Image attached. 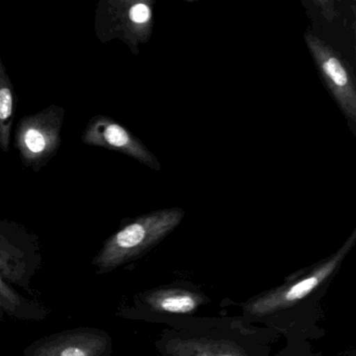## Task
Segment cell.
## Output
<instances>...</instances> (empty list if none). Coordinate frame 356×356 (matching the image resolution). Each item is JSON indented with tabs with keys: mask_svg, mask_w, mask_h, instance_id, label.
<instances>
[{
	"mask_svg": "<svg viewBox=\"0 0 356 356\" xmlns=\"http://www.w3.org/2000/svg\"><path fill=\"white\" fill-rule=\"evenodd\" d=\"M184 214L181 208L156 210L124 225L105 241L91 261L95 274L113 272L145 255L181 224Z\"/></svg>",
	"mask_w": 356,
	"mask_h": 356,
	"instance_id": "1",
	"label": "cell"
},
{
	"mask_svg": "<svg viewBox=\"0 0 356 356\" xmlns=\"http://www.w3.org/2000/svg\"><path fill=\"white\" fill-rule=\"evenodd\" d=\"M355 243L356 229L335 253L310 268L299 278L287 280L284 284L254 298L245 304V312L252 316H264L293 307L314 293L339 270Z\"/></svg>",
	"mask_w": 356,
	"mask_h": 356,
	"instance_id": "2",
	"label": "cell"
},
{
	"mask_svg": "<svg viewBox=\"0 0 356 356\" xmlns=\"http://www.w3.org/2000/svg\"><path fill=\"white\" fill-rule=\"evenodd\" d=\"M153 3L147 0H108L99 3L95 31L102 41L118 38L133 53L147 43L153 31Z\"/></svg>",
	"mask_w": 356,
	"mask_h": 356,
	"instance_id": "3",
	"label": "cell"
},
{
	"mask_svg": "<svg viewBox=\"0 0 356 356\" xmlns=\"http://www.w3.org/2000/svg\"><path fill=\"white\" fill-rule=\"evenodd\" d=\"M42 264L36 235L14 222H0V275L8 282L31 293L33 278Z\"/></svg>",
	"mask_w": 356,
	"mask_h": 356,
	"instance_id": "4",
	"label": "cell"
},
{
	"mask_svg": "<svg viewBox=\"0 0 356 356\" xmlns=\"http://www.w3.org/2000/svg\"><path fill=\"white\" fill-rule=\"evenodd\" d=\"M63 120L64 110L51 106L20 120L15 143L26 165L38 170L57 153L61 145Z\"/></svg>",
	"mask_w": 356,
	"mask_h": 356,
	"instance_id": "5",
	"label": "cell"
},
{
	"mask_svg": "<svg viewBox=\"0 0 356 356\" xmlns=\"http://www.w3.org/2000/svg\"><path fill=\"white\" fill-rule=\"evenodd\" d=\"M304 38L323 82L349 122L352 132L355 133L356 87L347 64L339 54L324 40L310 33H306Z\"/></svg>",
	"mask_w": 356,
	"mask_h": 356,
	"instance_id": "6",
	"label": "cell"
},
{
	"mask_svg": "<svg viewBox=\"0 0 356 356\" xmlns=\"http://www.w3.org/2000/svg\"><path fill=\"white\" fill-rule=\"evenodd\" d=\"M112 339L103 329L79 327L45 335L26 346L24 356H111Z\"/></svg>",
	"mask_w": 356,
	"mask_h": 356,
	"instance_id": "7",
	"label": "cell"
},
{
	"mask_svg": "<svg viewBox=\"0 0 356 356\" xmlns=\"http://www.w3.org/2000/svg\"><path fill=\"white\" fill-rule=\"evenodd\" d=\"M82 140L88 145L120 152L152 170H159L161 168L157 158L139 139L108 116L99 115L91 118L83 133Z\"/></svg>",
	"mask_w": 356,
	"mask_h": 356,
	"instance_id": "8",
	"label": "cell"
},
{
	"mask_svg": "<svg viewBox=\"0 0 356 356\" xmlns=\"http://www.w3.org/2000/svg\"><path fill=\"white\" fill-rule=\"evenodd\" d=\"M207 301L201 293L172 286L158 287L135 298L136 309L174 314H193Z\"/></svg>",
	"mask_w": 356,
	"mask_h": 356,
	"instance_id": "9",
	"label": "cell"
},
{
	"mask_svg": "<svg viewBox=\"0 0 356 356\" xmlns=\"http://www.w3.org/2000/svg\"><path fill=\"white\" fill-rule=\"evenodd\" d=\"M0 310L5 314L26 322H41L49 316V309L36 300L18 293L11 283L0 275Z\"/></svg>",
	"mask_w": 356,
	"mask_h": 356,
	"instance_id": "10",
	"label": "cell"
},
{
	"mask_svg": "<svg viewBox=\"0 0 356 356\" xmlns=\"http://www.w3.org/2000/svg\"><path fill=\"white\" fill-rule=\"evenodd\" d=\"M168 356H249L236 343L225 339H178L166 345Z\"/></svg>",
	"mask_w": 356,
	"mask_h": 356,
	"instance_id": "11",
	"label": "cell"
},
{
	"mask_svg": "<svg viewBox=\"0 0 356 356\" xmlns=\"http://www.w3.org/2000/svg\"><path fill=\"white\" fill-rule=\"evenodd\" d=\"M13 120V86L0 60V149L3 152L9 151Z\"/></svg>",
	"mask_w": 356,
	"mask_h": 356,
	"instance_id": "12",
	"label": "cell"
},
{
	"mask_svg": "<svg viewBox=\"0 0 356 356\" xmlns=\"http://www.w3.org/2000/svg\"><path fill=\"white\" fill-rule=\"evenodd\" d=\"M3 320H5V314L0 310V323L3 322Z\"/></svg>",
	"mask_w": 356,
	"mask_h": 356,
	"instance_id": "13",
	"label": "cell"
}]
</instances>
